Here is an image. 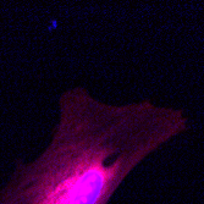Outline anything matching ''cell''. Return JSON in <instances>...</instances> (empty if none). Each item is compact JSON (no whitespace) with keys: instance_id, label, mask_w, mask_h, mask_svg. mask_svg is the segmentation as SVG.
I'll return each instance as SVG.
<instances>
[{"instance_id":"6da1fadb","label":"cell","mask_w":204,"mask_h":204,"mask_svg":"<svg viewBox=\"0 0 204 204\" xmlns=\"http://www.w3.org/2000/svg\"><path fill=\"white\" fill-rule=\"evenodd\" d=\"M186 124L181 111L113 104L70 87L59 97L49 143L32 161L17 163L0 204H108L135 166Z\"/></svg>"}]
</instances>
